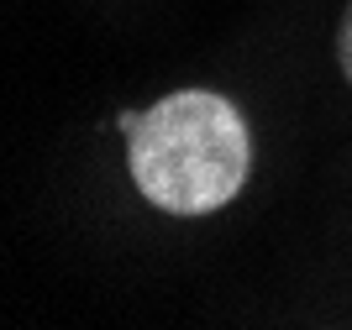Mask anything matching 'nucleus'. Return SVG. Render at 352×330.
Masks as SVG:
<instances>
[{"label": "nucleus", "mask_w": 352, "mask_h": 330, "mask_svg": "<svg viewBox=\"0 0 352 330\" xmlns=\"http://www.w3.org/2000/svg\"><path fill=\"white\" fill-rule=\"evenodd\" d=\"M121 131L142 200L168 215H210L252 173L248 121L216 89H179L142 115H121Z\"/></svg>", "instance_id": "f257e3e1"}, {"label": "nucleus", "mask_w": 352, "mask_h": 330, "mask_svg": "<svg viewBox=\"0 0 352 330\" xmlns=\"http://www.w3.org/2000/svg\"><path fill=\"white\" fill-rule=\"evenodd\" d=\"M337 53H342V69H347V79H352V5H347V16H342V37H337Z\"/></svg>", "instance_id": "f03ea898"}]
</instances>
